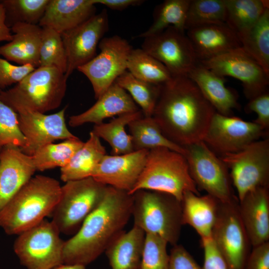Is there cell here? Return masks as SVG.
<instances>
[{"label": "cell", "mask_w": 269, "mask_h": 269, "mask_svg": "<svg viewBox=\"0 0 269 269\" xmlns=\"http://www.w3.org/2000/svg\"><path fill=\"white\" fill-rule=\"evenodd\" d=\"M216 111L188 76L160 86L152 118L162 134L184 147L202 141Z\"/></svg>", "instance_id": "cell-1"}, {"label": "cell", "mask_w": 269, "mask_h": 269, "mask_svg": "<svg viewBox=\"0 0 269 269\" xmlns=\"http://www.w3.org/2000/svg\"><path fill=\"white\" fill-rule=\"evenodd\" d=\"M133 195L107 186L102 200L76 233L64 241L63 264L86 266L122 232L132 213Z\"/></svg>", "instance_id": "cell-2"}, {"label": "cell", "mask_w": 269, "mask_h": 269, "mask_svg": "<svg viewBox=\"0 0 269 269\" xmlns=\"http://www.w3.org/2000/svg\"><path fill=\"white\" fill-rule=\"evenodd\" d=\"M55 179L38 175L31 177L0 210V227L9 235L36 225L51 214L61 195Z\"/></svg>", "instance_id": "cell-3"}, {"label": "cell", "mask_w": 269, "mask_h": 269, "mask_svg": "<svg viewBox=\"0 0 269 269\" xmlns=\"http://www.w3.org/2000/svg\"><path fill=\"white\" fill-rule=\"evenodd\" d=\"M67 79L56 68L39 67L12 88L2 90L0 100L16 113L34 111L45 114L61 104Z\"/></svg>", "instance_id": "cell-4"}, {"label": "cell", "mask_w": 269, "mask_h": 269, "mask_svg": "<svg viewBox=\"0 0 269 269\" xmlns=\"http://www.w3.org/2000/svg\"><path fill=\"white\" fill-rule=\"evenodd\" d=\"M140 190L168 193L180 201L187 191L200 195L185 156L165 147L149 150L143 170L129 194Z\"/></svg>", "instance_id": "cell-5"}, {"label": "cell", "mask_w": 269, "mask_h": 269, "mask_svg": "<svg viewBox=\"0 0 269 269\" xmlns=\"http://www.w3.org/2000/svg\"><path fill=\"white\" fill-rule=\"evenodd\" d=\"M132 216L134 225L146 234L158 236L174 246L181 227V201L164 192L140 190L133 194Z\"/></svg>", "instance_id": "cell-6"}, {"label": "cell", "mask_w": 269, "mask_h": 269, "mask_svg": "<svg viewBox=\"0 0 269 269\" xmlns=\"http://www.w3.org/2000/svg\"><path fill=\"white\" fill-rule=\"evenodd\" d=\"M107 186L92 177L61 186L59 200L51 213V221L59 232L70 234L78 230L102 200Z\"/></svg>", "instance_id": "cell-7"}, {"label": "cell", "mask_w": 269, "mask_h": 269, "mask_svg": "<svg viewBox=\"0 0 269 269\" xmlns=\"http://www.w3.org/2000/svg\"><path fill=\"white\" fill-rule=\"evenodd\" d=\"M51 221L43 220L18 235L13 251L26 269H52L63 264L64 241Z\"/></svg>", "instance_id": "cell-8"}, {"label": "cell", "mask_w": 269, "mask_h": 269, "mask_svg": "<svg viewBox=\"0 0 269 269\" xmlns=\"http://www.w3.org/2000/svg\"><path fill=\"white\" fill-rule=\"evenodd\" d=\"M212 239L228 269H245L252 245L240 216L238 197L219 201Z\"/></svg>", "instance_id": "cell-9"}, {"label": "cell", "mask_w": 269, "mask_h": 269, "mask_svg": "<svg viewBox=\"0 0 269 269\" xmlns=\"http://www.w3.org/2000/svg\"><path fill=\"white\" fill-rule=\"evenodd\" d=\"M227 166L239 201L248 193L269 185V139L256 140L240 151L220 157Z\"/></svg>", "instance_id": "cell-10"}, {"label": "cell", "mask_w": 269, "mask_h": 269, "mask_svg": "<svg viewBox=\"0 0 269 269\" xmlns=\"http://www.w3.org/2000/svg\"><path fill=\"white\" fill-rule=\"evenodd\" d=\"M184 147L189 173L197 187L221 202H230L237 197L227 166L204 141Z\"/></svg>", "instance_id": "cell-11"}, {"label": "cell", "mask_w": 269, "mask_h": 269, "mask_svg": "<svg viewBox=\"0 0 269 269\" xmlns=\"http://www.w3.org/2000/svg\"><path fill=\"white\" fill-rule=\"evenodd\" d=\"M98 47L99 54L77 69L91 82L96 99L127 70L128 59L133 49L126 39L118 35L103 37Z\"/></svg>", "instance_id": "cell-12"}, {"label": "cell", "mask_w": 269, "mask_h": 269, "mask_svg": "<svg viewBox=\"0 0 269 269\" xmlns=\"http://www.w3.org/2000/svg\"><path fill=\"white\" fill-rule=\"evenodd\" d=\"M141 48L163 64L172 77L188 76L198 63L185 31L173 26L144 38Z\"/></svg>", "instance_id": "cell-13"}, {"label": "cell", "mask_w": 269, "mask_h": 269, "mask_svg": "<svg viewBox=\"0 0 269 269\" xmlns=\"http://www.w3.org/2000/svg\"><path fill=\"white\" fill-rule=\"evenodd\" d=\"M198 63L221 77L239 80L249 100L268 91L269 74L242 47Z\"/></svg>", "instance_id": "cell-14"}, {"label": "cell", "mask_w": 269, "mask_h": 269, "mask_svg": "<svg viewBox=\"0 0 269 269\" xmlns=\"http://www.w3.org/2000/svg\"><path fill=\"white\" fill-rule=\"evenodd\" d=\"M268 134L254 122L216 112L202 141L215 153L223 155L238 152Z\"/></svg>", "instance_id": "cell-15"}, {"label": "cell", "mask_w": 269, "mask_h": 269, "mask_svg": "<svg viewBox=\"0 0 269 269\" xmlns=\"http://www.w3.org/2000/svg\"><path fill=\"white\" fill-rule=\"evenodd\" d=\"M109 28L106 9L61 34L67 62L68 78L77 68L96 55L97 47Z\"/></svg>", "instance_id": "cell-16"}, {"label": "cell", "mask_w": 269, "mask_h": 269, "mask_svg": "<svg viewBox=\"0 0 269 269\" xmlns=\"http://www.w3.org/2000/svg\"><path fill=\"white\" fill-rule=\"evenodd\" d=\"M66 107L52 114L34 111L17 114L19 126L26 143L21 150L32 156L41 147L59 139L78 138L68 129L65 119Z\"/></svg>", "instance_id": "cell-17"}, {"label": "cell", "mask_w": 269, "mask_h": 269, "mask_svg": "<svg viewBox=\"0 0 269 269\" xmlns=\"http://www.w3.org/2000/svg\"><path fill=\"white\" fill-rule=\"evenodd\" d=\"M148 151L142 149L121 155L106 154L92 177L102 184L129 193L143 170Z\"/></svg>", "instance_id": "cell-18"}, {"label": "cell", "mask_w": 269, "mask_h": 269, "mask_svg": "<svg viewBox=\"0 0 269 269\" xmlns=\"http://www.w3.org/2000/svg\"><path fill=\"white\" fill-rule=\"evenodd\" d=\"M31 156L17 147L6 146L0 152V210L33 177Z\"/></svg>", "instance_id": "cell-19"}, {"label": "cell", "mask_w": 269, "mask_h": 269, "mask_svg": "<svg viewBox=\"0 0 269 269\" xmlns=\"http://www.w3.org/2000/svg\"><path fill=\"white\" fill-rule=\"evenodd\" d=\"M186 31L198 62L242 47L237 34L225 23L201 25Z\"/></svg>", "instance_id": "cell-20"}, {"label": "cell", "mask_w": 269, "mask_h": 269, "mask_svg": "<svg viewBox=\"0 0 269 269\" xmlns=\"http://www.w3.org/2000/svg\"><path fill=\"white\" fill-rule=\"evenodd\" d=\"M239 210L252 247L269 240V187L257 188L239 201Z\"/></svg>", "instance_id": "cell-21"}, {"label": "cell", "mask_w": 269, "mask_h": 269, "mask_svg": "<svg viewBox=\"0 0 269 269\" xmlns=\"http://www.w3.org/2000/svg\"><path fill=\"white\" fill-rule=\"evenodd\" d=\"M140 110L129 93L114 82L91 107L71 116L68 123L71 127L87 123L97 125L107 118Z\"/></svg>", "instance_id": "cell-22"}, {"label": "cell", "mask_w": 269, "mask_h": 269, "mask_svg": "<svg viewBox=\"0 0 269 269\" xmlns=\"http://www.w3.org/2000/svg\"><path fill=\"white\" fill-rule=\"evenodd\" d=\"M95 5L93 0H50L38 25L61 34L95 15Z\"/></svg>", "instance_id": "cell-23"}, {"label": "cell", "mask_w": 269, "mask_h": 269, "mask_svg": "<svg viewBox=\"0 0 269 269\" xmlns=\"http://www.w3.org/2000/svg\"><path fill=\"white\" fill-rule=\"evenodd\" d=\"M12 39L0 46V55L19 65L39 67L42 27L38 24L16 23L11 28Z\"/></svg>", "instance_id": "cell-24"}, {"label": "cell", "mask_w": 269, "mask_h": 269, "mask_svg": "<svg viewBox=\"0 0 269 269\" xmlns=\"http://www.w3.org/2000/svg\"><path fill=\"white\" fill-rule=\"evenodd\" d=\"M188 76L218 113L231 116L233 110L240 108L238 96L234 91L226 87L225 77L199 63L190 71Z\"/></svg>", "instance_id": "cell-25"}, {"label": "cell", "mask_w": 269, "mask_h": 269, "mask_svg": "<svg viewBox=\"0 0 269 269\" xmlns=\"http://www.w3.org/2000/svg\"><path fill=\"white\" fill-rule=\"evenodd\" d=\"M219 201L207 194L200 196L191 192H186L181 201L183 225L193 227L201 237V240L212 238Z\"/></svg>", "instance_id": "cell-26"}, {"label": "cell", "mask_w": 269, "mask_h": 269, "mask_svg": "<svg viewBox=\"0 0 269 269\" xmlns=\"http://www.w3.org/2000/svg\"><path fill=\"white\" fill-rule=\"evenodd\" d=\"M145 238L144 231L134 225L118 235L105 251L112 269H139Z\"/></svg>", "instance_id": "cell-27"}, {"label": "cell", "mask_w": 269, "mask_h": 269, "mask_svg": "<svg viewBox=\"0 0 269 269\" xmlns=\"http://www.w3.org/2000/svg\"><path fill=\"white\" fill-rule=\"evenodd\" d=\"M105 147L92 131L88 139L75 152L69 163L60 168V177L66 182L92 177L103 157Z\"/></svg>", "instance_id": "cell-28"}, {"label": "cell", "mask_w": 269, "mask_h": 269, "mask_svg": "<svg viewBox=\"0 0 269 269\" xmlns=\"http://www.w3.org/2000/svg\"><path fill=\"white\" fill-rule=\"evenodd\" d=\"M128 126L134 151L165 147L185 156V148L168 139L152 117L143 116L130 122Z\"/></svg>", "instance_id": "cell-29"}, {"label": "cell", "mask_w": 269, "mask_h": 269, "mask_svg": "<svg viewBox=\"0 0 269 269\" xmlns=\"http://www.w3.org/2000/svg\"><path fill=\"white\" fill-rule=\"evenodd\" d=\"M141 110L118 116L110 122L95 125L92 131L100 138L106 141L112 148V155H121L134 151L132 138L125 127L132 121L142 117Z\"/></svg>", "instance_id": "cell-30"}, {"label": "cell", "mask_w": 269, "mask_h": 269, "mask_svg": "<svg viewBox=\"0 0 269 269\" xmlns=\"http://www.w3.org/2000/svg\"><path fill=\"white\" fill-rule=\"evenodd\" d=\"M225 23L238 36L251 28L269 8V0H225Z\"/></svg>", "instance_id": "cell-31"}, {"label": "cell", "mask_w": 269, "mask_h": 269, "mask_svg": "<svg viewBox=\"0 0 269 269\" xmlns=\"http://www.w3.org/2000/svg\"><path fill=\"white\" fill-rule=\"evenodd\" d=\"M238 37L243 50L269 74V8L251 28Z\"/></svg>", "instance_id": "cell-32"}, {"label": "cell", "mask_w": 269, "mask_h": 269, "mask_svg": "<svg viewBox=\"0 0 269 269\" xmlns=\"http://www.w3.org/2000/svg\"><path fill=\"white\" fill-rule=\"evenodd\" d=\"M191 0H165L156 6L153 22L149 27L138 37L145 38L173 26L186 31L185 22Z\"/></svg>", "instance_id": "cell-33"}, {"label": "cell", "mask_w": 269, "mask_h": 269, "mask_svg": "<svg viewBox=\"0 0 269 269\" xmlns=\"http://www.w3.org/2000/svg\"><path fill=\"white\" fill-rule=\"evenodd\" d=\"M127 69L135 78L156 85H162L172 78L163 64L141 48L132 49Z\"/></svg>", "instance_id": "cell-34"}, {"label": "cell", "mask_w": 269, "mask_h": 269, "mask_svg": "<svg viewBox=\"0 0 269 269\" xmlns=\"http://www.w3.org/2000/svg\"><path fill=\"white\" fill-rule=\"evenodd\" d=\"M84 142L78 137L46 144L31 156L36 170L43 171L67 165Z\"/></svg>", "instance_id": "cell-35"}, {"label": "cell", "mask_w": 269, "mask_h": 269, "mask_svg": "<svg viewBox=\"0 0 269 269\" xmlns=\"http://www.w3.org/2000/svg\"><path fill=\"white\" fill-rule=\"evenodd\" d=\"M115 82L129 93L135 104L140 107L144 116L152 117L160 85L140 80L128 70L118 77Z\"/></svg>", "instance_id": "cell-36"}, {"label": "cell", "mask_w": 269, "mask_h": 269, "mask_svg": "<svg viewBox=\"0 0 269 269\" xmlns=\"http://www.w3.org/2000/svg\"><path fill=\"white\" fill-rule=\"evenodd\" d=\"M50 0H0L5 11V22L11 28L21 22L38 24Z\"/></svg>", "instance_id": "cell-37"}, {"label": "cell", "mask_w": 269, "mask_h": 269, "mask_svg": "<svg viewBox=\"0 0 269 269\" xmlns=\"http://www.w3.org/2000/svg\"><path fill=\"white\" fill-rule=\"evenodd\" d=\"M225 0H191L185 29L210 24L225 23Z\"/></svg>", "instance_id": "cell-38"}, {"label": "cell", "mask_w": 269, "mask_h": 269, "mask_svg": "<svg viewBox=\"0 0 269 269\" xmlns=\"http://www.w3.org/2000/svg\"><path fill=\"white\" fill-rule=\"evenodd\" d=\"M39 63V67H54L64 74L67 70V57L61 34L47 27H42Z\"/></svg>", "instance_id": "cell-39"}, {"label": "cell", "mask_w": 269, "mask_h": 269, "mask_svg": "<svg viewBox=\"0 0 269 269\" xmlns=\"http://www.w3.org/2000/svg\"><path fill=\"white\" fill-rule=\"evenodd\" d=\"M25 143L17 114L0 100V148L13 146L22 149Z\"/></svg>", "instance_id": "cell-40"}, {"label": "cell", "mask_w": 269, "mask_h": 269, "mask_svg": "<svg viewBox=\"0 0 269 269\" xmlns=\"http://www.w3.org/2000/svg\"><path fill=\"white\" fill-rule=\"evenodd\" d=\"M167 244L158 236L146 234L139 269H169Z\"/></svg>", "instance_id": "cell-41"}, {"label": "cell", "mask_w": 269, "mask_h": 269, "mask_svg": "<svg viewBox=\"0 0 269 269\" xmlns=\"http://www.w3.org/2000/svg\"><path fill=\"white\" fill-rule=\"evenodd\" d=\"M36 69L31 64L15 65L0 57V89L17 84Z\"/></svg>", "instance_id": "cell-42"}, {"label": "cell", "mask_w": 269, "mask_h": 269, "mask_svg": "<svg viewBox=\"0 0 269 269\" xmlns=\"http://www.w3.org/2000/svg\"><path fill=\"white\" fill-rule=\"evenodd\" d=\"M245 110L247 113H255L257 117L254 122L269 133V93L268 90L249 100V102L245 106Z\"/></svg>", "instance_id": "cell-43"}, {"label": "cell", "mask_w": 269, "mask_h": 269, "mask_svg": "<svg viewBox=\"0 0 269 269\" xmlns=\"http://www.w3.org/2000/svg\"><path fill=\"white\" fill-rule=\"evenodd\" d=\"M169 256V269H202L182 245H174Z\"/></svg>", "instance_id": "cell-44"}, {"label": "cell", "mask_w": 269, "mask_h": 269, "mask_svg": "<svg viewBox=\"0 0 269 269\" xmlns=\"http://www.w3.org/2000/svg\"><path fill=\"white\" fill-rule=\"evenodd\" d=\"M201 244L204 250V262L202 269H228L212 238L201 240Z\"/></svg>", "instance_id": "cell-45"}, {"label": "cell", "mask_w": 269, "mask_h": 269, "mask_svg": "<svg viewBox=\"0 0 269 269\" xmlns=\"http://www.w3.org/2000/svg\"><path fill=\"white\" fill-rule=\"evenodd\" d=\"M244 269H269V242L253 247Z\"/></svg>", "instance_id": "cell-46"}, {"label": "cell", "mask_w": 269, "mask_h": 269, "mask_svg": "<svg viewBox=\"0 0 269 269\" xmlns=\"http://www.w3.org/2000/svg\"><path fill=\"white\" fill-rule=\"evenodd\" d=\"M93 1L95 4H103L116 10H123L130 6L139 5L144 1L142 0H93Z\"/></svg>", "instance_id": "cell-47"}, {"label": "cell", "mask_w": 269, "mask_h": 269, "mask_svg": "<svg viewBox=\"0 0 269 269\" xmlns=\"http://www.w3.org/2000/svg\"><path fill=\"white\" fill-rule=\"evenodd\" d=\"M12 39V33L11 29L7 26L5 22L4 8L0 4V42L3 41L8 42Z\"/></svg>", "instance_id": "cell-48"}, {"label": "cell", "mask_w": 269, "mask_h": 269, "mask_svg": "<svg viewBox=\"0 0 269 269\" xmlns=\"http://www.w3.org/2000/svg\"><path fill=\"white\" fill-rule=\"evenodd\" d=\"M52 269H86V266L81 265H69L63 264Z\"/></svg>", "instance_id": "cell-49"}, {"label": "cell", "mask_w": 269, "mask_h": 269, "mask_svg": "<svg viewBox=\"0 0 269 269\" xmlns=\"http://www.w3.org/2000/svg\"><path fill=\"white\" fill-rule=\"evenodd\" d=\"M1 91H2V90H1V89H0V92Z\"/></svg>", "instance_id": "cell-50"}, {"label": "cell", "mask_w": 269, "mask_h": 269, "mask_svg": "<svg viewBox=\"0 0 269 269\" xmlns=\"http://www.w3.org/2000/svg\"><path fill=\"white\" fill-rule=\"evenodd\" d=\"M1 149V148H0V152Z\"/></svg>", "instance_id": "cell-51"}]
</instances>
